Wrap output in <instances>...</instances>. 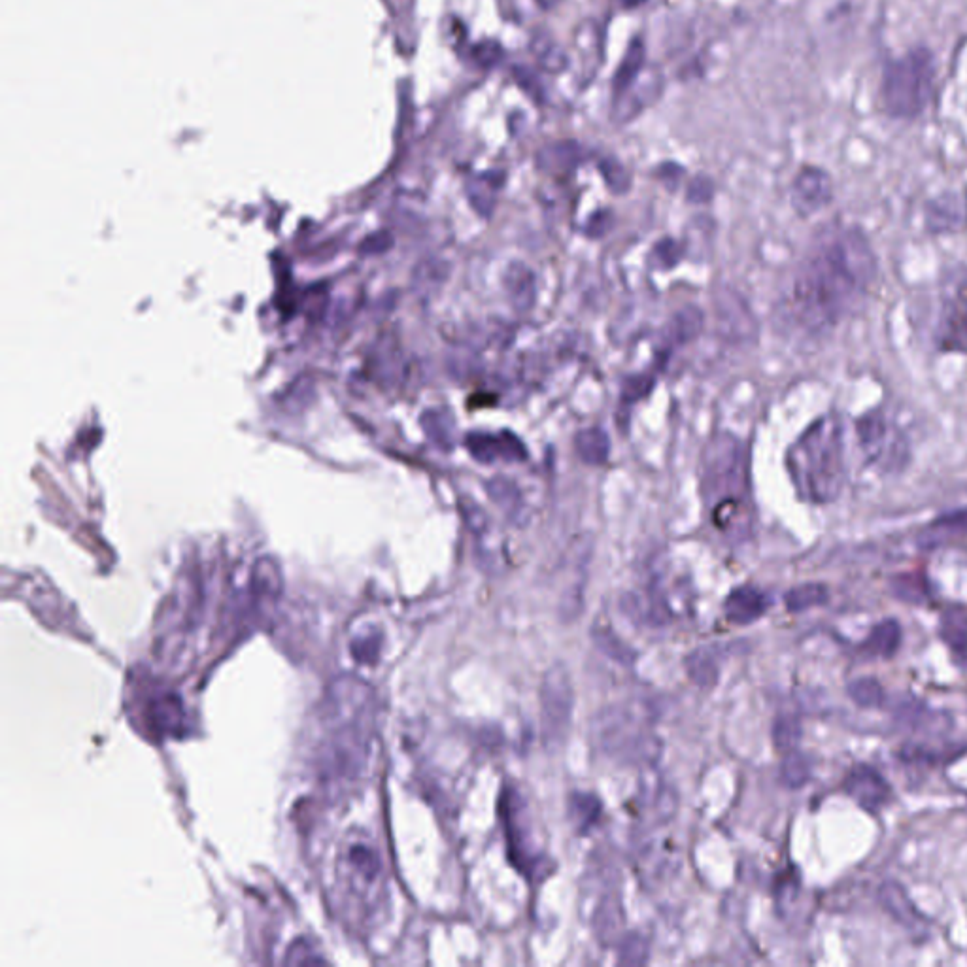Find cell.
Wrapping results in <instances>:
<instances>
[{
    "label": "cell",
    "instance_id": "cell-1",
    "mask_svg": "<svg viewBox=\"0 0 967 967\" xmlns=\"http://www.w3.org/2000/svg\"><path fill=\"white\" fill-rule=\"evenodd\" d=\"M875 278L877 257L866 235L850 225H830L794 272L782 316L805 337H826L866 305Z\"/></svg>",
    "mask_w": 967,
    "mask_h": 967
},
{
    "label": "cell",
    "instance_id": "cell-2",
    "mask_svg": "<svg viewBox=\"0 0 967 967\" xmlns=\"http://www.w3.org/2000/svg\"><path fill=\"white\" fill-rule=\"evenodd\" d=\"M786 469L799 499L811 505L833 503L847 484L843 422L833 414L815 420L790 446Z\"/></svg>",
    "mask_w": 967,
    "mask_h": 967
},
{
    "label": "cell",
    "instance_id": "cell-3",
    "mask_svg": "<svg viewBox=\"0 0 967 967\" xmlns=\"http://www.w3.org/2000/svg\"><path fill=\"white\" fill-rule=\"evenodd\" d=\"M703 497L722 531L750 524L747 446L728 433L716 435L703 454Z\"/></svg>",
    "mask_w": 967,
    "mask_h": 967
},
{
    "label": "cell",
    "instance_id": "cell-4",
    "mask_svg": "<svg viewBox=\"0 0 967 967\" xmlns=\"http://www.w3.org/2000/svg\"><path fill=\"white\" fill-rule=\"evenodd\" d=\"M934 53L918 46L907 51L900 59H892L884 65L881 82L883 110L896 119H913L920 116L934 95Z\"/></svg>",
    "mask_w": 967,
    "mask_h": 967
},
{
    "label": "cell",
    "instance_id": "cell-5",
    "mask_svg": "<svg viewBox=\"0 0 967 967\" xmlns=\"http://www.w3.org/2000/svg\"><path fill=\"white\" fill-rule=\"evenodd\" d=\"M595 747L620 764L652 767L662 756V741L643 714L629 707H611L595 718Z\"/></svg>",
    "mask_w": 967,
    "mask_h": 967
},
{
    "label": "cell",
    "instance_id": "cell-6",
    "mask_svg": "<svg viewBox=\"0 0 967 967\" xmlns=\"http://www.w3.org/2000/svg\"><path fill=\"white\" fill-rule=\"evenodd\" d=\"M934 337L941 352L967 354V267L952 271L941 284Z\"/></svg>",
    "mask_w": 967,
    "mask_h": 967
},
{
    "label": "cell",
    "instance_id": "cell-7",
    "mask_svg": "<svg viewBox=\"0 0 967 967\" xmlns=\"http://www.w3.org/2000/svg\"><path fill=\"white\" fill-rule=\"evenodd\" d=\"M575 709V692L563 665L546 671L541 686V733L546 747H560L569 735Z\"/></svg>",
    "mask_w": 967,
    "mask_h": 967
},
{
    "label": "cell",
    "instance_id": "cell-8",
    "mask_svg": "<svg viewBox=\"0 0 967 967\" xmlns=\"http://www.w3.org/2000/svg\"><path fill=\"white\" fill-rule=\"evenodd\" d=\"M856 437L867 461L879 469L896 471L905 465L907 442L881 410L867 412L856 422Z\"/></svg>",
    "mask_w": 967,
    "mask_h": 967
},
{
    "label": "cell",
    "instance_id": "cell-9",
    "mask_svg": "<svg viewBox=\"0 0 967 967\" xmlns=\"http://www.w3.org/2000/svg\"><path fill=\"white\" fill-rule=\"evenodd\" d=\"M380 875V858L378 852L363 843V841H348L337 858V877L344 888L348 890L350 898L356 900L359 888L376 883Z\"/></svg>",
    "mask_w": 967,
    "mask_h": 967
},
{
    "label": "cell",
    "instance_id": "cell-10",
    "mask_svg": "<svg viewBox=\"0 0 967 967\" xmlns=\"http://www.w3.org/2000/svg\"><path fill=\"white\" fill-rule=\"evenodd\" d=\"M832 178L826 170L803 167L792 184V206L799 216L807 218L832 203Z\"/></svg>",
    "mask_w": 967,
    "mask_h": 967
},
{
    "label": "cell",
    "instance_id": "cell-11",
    "mask_svg": "<svg viewBox=\"0 0 967 967\" xmlns=\"http://www.w3.org/2000/svg\"><path fill=\"white\" fill-rule=\"evenodd\" d=\"M845 792L869 813L881 811L892 798V788L871 765L852 767L845 779Z\"/></svg>",
    "mask_w": 967,
    "mask_h": 967
},
{
    "label": "cell",
    "instance_id": "cell-12",
    "mask_svg": "<svg viewBox=\"0 0 967 967\" xmlns=\"http://www.w3.org/2000/svg\"><path fill=\"white\" fill-rule=\"evenodd\" d=\"M662 93V74L656 72L654 68H645L641 76L629 85L626 91L616 95V118L629 119L635 118L656 101Z\"/></svg>",
    "mask_w": 967,
    "mask_h": 967
},
{
    "label": "cell",
    "instance_id": "cell-13",
    "mask_svg": "<svg viewBox=\"0 0 967 967\" xmlns=\"http://www.w3.org/2000/svg\"><path fill=\"white\" fill-rule=\"evenodd\" d=\"M716 314L730 339L737 342L756 339V320L747 303L735 291L728 289L726 293L716 295Z\"/></svg>",
    "mask_w": 967,
    "mask_h": 967
},
{
    "label": "cell",
    "instance_id": "cell-14",
    "mask_svg": "<svg viewBox=\"0 0 967 967\" xmlns=\"http://www.w3.org/2000/svg\"><path fill=\"white\" fill-rule=\"evenodd\" d=\"M879 901L884 911L911 934L924 935L926 920L920 915L915 903L907 896V890L896 881H886L879 888Z\"/></svg>",
    "mask_w": 967,
    "mask_h": 967
},
{
    "label": "cell",
    "instance_id": "cell-15",
    "mask_svg": "<svg viewBox=\"0 0 967 967\" xmlns=\"http://www.w3.org/2000/svg\"><path fill=\"white\" fill-rule=\"evenodd\" d=\"M524 444H520L516 437L509 433L503 435H486V433H475L469 435L467 448L471 456L480 459L482 463H493L495 459H522L526 456Z\"/></svg>",
    "mask_w": 967,
    "mask_h": 967
},
{
    "label": "cell",
    "instance_id": "cell-16",
    "mask_svg": "<svg viewBox=\"0 0 967 967\" xmlns=\"http://www.w3.org/2000/svg\"><path fill=\"white\" fill-rule=\"evenodd\" d=\"M767 607H769V599L764 592L745 586V588L733 590L728 595L724 611L733 624H752L764 616Z\"/></svg>",
    "mask_w": 967,
    "mask_h": 967
},
{
    "label": "cell",
    "instance_id": "cell-17",
    "mask_svg": "<svg viewBox=\"0 0 967 967\" xmlns=\"http://www.w3.org/2000/svg\"><path fill=\"white\" fill-rule=\"evenodd\" d=\"M967 218L966 201L954 193H945L926 208V220L934 231H951Z\"/></svg>",
    "mask_w": 967,
    "mask_h": 967
},
{
    "label": "cell",
    "instance_id": "cell-18",
    "mask_svg": "<svg viewBox=\"0 0 967 967\" xmlns=\"http://www.w3.org/2000/svg\"><path fill=\"white\" fill-rule=\"evenodd\" d=\"M900 645V624L894 618H886L881 624H877L875 628L871 629V633L867 635V639L860 650H862V654H866L869 658L886 660V658H892L898 652Z\"/></svg>",
    "mask_w": 967,
    "mask_h": 967
},
{
    "label": "cell",
    "instance_id": "cell-19",
    "mask_svg": "<svg viewBox=\"0 0 967 967\" xmlns=\"http://www.w3.org/2000/svg\"><path fill=\"white\" fill-rule=\"evenodd\" d=\"M580 161V148L575 142H554L543 148L537 155V163L544 172L554 176H565L575 169Z\"/></svg>",
    "mask_w": 967,
    "mask_h": 967
},
{
    "label": "cell",
    "instance_id": "cell-20",
    "mask_svg": "<svg viewBox=\"0 0 967 967\" xmlns=\"http://www.w3.org/2000/svg\"><path fill=\"white\" fill-rule=\"evenodd\" d=\"M941 639L949 645L956 660L967 662V609L952 607L941 618Z\"/></svg>",
    "mask_w": 967,
    "mask_h": 967
},
{
    "label": "cell",
    "instance_id": "cell-21",
    "mask_svg": "<svg viewBox=\"0 0 967 967\" xmlns=\"http://www.w3.org/2000/svg\"><path fill=\"white\" fill-rule=\"evenodd\" d=\"M898 720L905 728L926 733H941L951 728V718L945 713H935L920 703H905L898 713Z\"/></svg>",
    "mask_w": 967,
    "mask_h": 967
},
{
    "label": "cell",
    "instance_id": "cell-22",
    "mask_svg": "<svg viewBox=\"0 0 967 967\" xmlns=\"http://www.w3.org/2000/svg\"><path fill=\"white\" fill-rule=\"evenodd\" d=\"M645 57V44L641 40H633L628 48V53L624 55L620 67L616 70V76H614L616 95L626 91L629 85L641 76V72L645 70Z\"/></svg>",
    "mask_w": 967,
    "mask_h": 967
},
{
    "label": "cell",
    "instance_id": "cell-23",
    "mask_svg": "<svg viewBox=\"0 0 967 967\" xmlns=\"http://www.w3.org/2000/svg\"><path fill=\"white\" fill-rule=\"evenodd\" d=\"M686 671L699 688H713L720 677V667L709 648H697L686 658Z\"/></svg>",
    "mask_w": 967,
    "mask_h": 967
},
{
    "label": "cell",
    "instance_id": "cell-24",
    "mask_svg": "<svg viewBox=\"0 0 967 967\" xmlns=\"http://www.w3.org/2000/svg\"><path fill=\"white\" fill-rule=\"evenodd\" d=\"M505 286L509 289L512 303L518 308L526 310L533 305V293H535L533 276L524 265H518V263L510 265L507 276H505Z\"/></svg>",
    "mask_w": 967,
    "mask_h": 967
},
{
    "label": "cell",
    "instance_id": "cell-25",
    "mask_svg": "<svg viewBox=\"0 0 967 967\" xmlns=\"http://www.w3.org/2000/svg\"><path fill=\"white\" fill-rule=\"evenodd\" d=\"M577 452L584 463L601 465L609 458V439L601 429L580 431L577 437Z\"/></svg>",
    "mask_w": 967,
    "mask_h": 967
},
{
    "label": "cell",
    "instance_id": "cell-26",
    "mask_svg": "<svg viewBox=\"0 0 967 967\" xmlns=\"http://www.w3.org/2000/svg\"><path fill=\"white\" fill-rule=\"evenodd\" d=\"M592 639H594L595 645H597V648L605 656H609L611 660L620 663V665H624V667H631L633 662H635V658H637V654L633 652V648L628 643H624L611 629H594L592 631Z\"/></svg>",
    "mask_w": 967,
    "mask_h": 967
},
{
    "label": "cell",
    "instance_id": "cell-27",
    "mask_svg": "<svg viewBox=\"0 0 967 967\" xmlns=\"http://www.w3.org/2000/svg\"><path fill=\"white\" fill-rule=\"evenodd\" d=\"M784 601H786V609L790 612L809 611V609L824 605L828 601V588L824 584H816V582L801 584V586L792 588L784 597Z\"/></svg>",
    "mask_w": 967,
    "mask_h": 967
},
{
    "label": "cell",
    "instance_id": "cell-28",
    "mask_svg": "<svg viewBox=\"0 0 967 967\" xmlns=\"http://www.w3.org/2000/svg\"><path fill=\"white\" fill-rule=\"evenodd\" d=\"M813 773L811 760L801 754L798 750L786 752L782 758L781 779L788 788H801L805 786Z\"/></svg>",
    "mask_w": 967,
    "mask_h": 967
},
{
    "label": "cell",
    "instance_id": "cell-29",
    "mask_svg": "<svg viewBox=\"0 0 967 967\" xmlns=\"http://www.w3.org/2000/svg\"><path fill=\"white\" fill-rule=\"evenodd\" d=\"M801 735H803V728H801V720L796 714H781L775 720L773 743L782 754L796 750L799 741H801Z\"/></svg>",
    "mask_w": 967,
    "mask_h": 967
},
{
    "label": "cell",
    "instance_id": "cell-30",
    "mask_svg": "<svg viewBox=\"0 0 967 967\" xmlns=\"http://www.w3.org/2000/svg\"><path fill=\"white\" fill-rule=\"evenodd\" d=\"M569 813H571V820L577 826L578 832H588L599 820L601 803H599V799L590 796V794H575L571 798Z\"/></svg>",
    "mask_w": 967,
    "mask_h": 967
},
{
    "label": "cell",
    "instance_id": "cell-31",
    "mask_svg": "<svg viewBox=\"0 0 967 967\" xmlns=\"http://www.w3.org/2000/svg\"><path fill=\"white\" fill-rule=\"evenodd\" d=\"M849 696L862 709H875L884 703V690L881 682L871 677L856 679L849 684Z\"/></svg>",
    "mask_w": 967,
    "mask_h": 967
},
{
    "label": "cell",
    "instance_id": "cell-32",
    "mask_svg": "<svg viewBox=\"0 0 967 967\" xmlns=\"http://www.w3.org/2000/svg\"><path fill=\"white\" fill-rule=\"evenodd\" d=\"M531 50H533L535 59L539 61V65H541L544 70H548V72H560L561 68L567 65V57H565V53H563L560 46H558V44H556L552 38H548V36H539V38L533 42Z\"/></svg>",
    "mask_w": 967,
    "mask_h": 967
},
{
    "label": "cell",
    "instance_id": "cell-33",
    "mask_svg": "<svg viewBox=\"0 0 967 967\" xmlns=\"http://www.w3.org/2000/svg\"><path fill=\"white\" fill-rule=\"evenodd\" d=\"M497 187H499V184L493 180L492 174L476 176L475 180L469 184V197L482 214H488L492 210L493 195H495Z\"/></svg>",
    "mask_w": 967,
    "mask_h": 967
},
{
    "label": "cell",
    "instance_id": "cell-34",
    "mask_svg": "<svg viewBox=\"0 0 967 967\" xmlns=\"http://www.w3.org/2000/svg\"><path fill=\"white\" fill-rule=\"evenodd\" d=\"M701 325H703L701 312L697 308H684L673 320L671 339L677 340V342H686V340L696 337Z\"/></svg>",
    "mask_w": 967,
    "mask_h": 967
},
{
    "label": "cell",
    "instance_id": "cell-35",
    "mask_svg": "<svg viewBox=\"0 0 967 967\" xmlns=\"http://www.w3.org/2000/svg\"><path fill=\"white\" fill-rule=\"evenodd\" d=\"M646 956H648V949H646L645 939L639 937V935H631L622 945L620 964L641 966V964H645Z\"/></svg>",
    "mask_w": 967,
    "mask_h": 967
},
{
    "label": "cell",
    "instance_id": "cell-36",
    "mask_svg": "<svg viewBox=\"0 0 967 967\" xmlns=\"http://www.w3.org/2000/svg\"><path fill=\"white\" fill-rule=\"evenodd\" d=\"M932 539L939 533H945V537H951L954 533H967V512H958L954 516H947L937 520L932 529Z\"/></svg>",
    "mask_w": 967,
    "mask_h": 967
},
{
    "label": "cell",
    "instance_id": "cell-37",
    "mask_svg": "<svg viewBox=\"0 0 967 967\" xmlns=\"http://www.w3.org/2000/svg\"><path fill=\"white\" fill-rule=\"evenodd\" d=\"M603 174H605L609 186L614 187L616 191H626V187L629 186L628 172L616 161H607L603 165Z\"/></svg>",
    "mask_w": 967,
    "mask_h": 967
},
{
    "label": "cell",
    "instance_id": "cell-38",
    "mask_svg": "<svg viewBox=\"0 0 967 967\" xmlns=\"http://www.w3.org/2000/svg\"><path fill=\"white\" fill-rule=\"evenodd\" d=\"M499 57H501V48L495 42L480 44L475 50L476 63L484 67H492L499 61Z\"/></svg>",
    "mask_w": 967,
    "mask_h": 967
},
{
    "label": "cell",
    "instance_id": "cell-39",
    "mask_svg": "<svg viewBox=\"0 0 967 967\" xmlns=\"http://www.w3.org/2000/svg\"><path fill=\"white\" fill-rule=\"evenodd\" d=\"M711 193H713V184L709 180L697 178L692 182V187H690V199L692 201H697V203L707 201L711 197Z\"/></svg>",
    "mask_w": 967,
    "mask_h": 967
},
{
    "label": "cell",
    "instance_id": "cell-40",
    "mask_svg": "<svg viewBox=\"0 0 967 967\" xmlns=\"http://www.w3.org/2000/svg\"><path fill=\"white\" fill-rule=\"evenodd\" d=\"M620 2H622V6H626V8H637V6H641V4L646 2V0H620Z\"/></svg>",
    "mask_w": 967,
    "mask_h": 967
}]
</instances>
